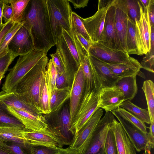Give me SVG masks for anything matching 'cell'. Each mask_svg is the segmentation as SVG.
Returning <instances> with one entry per match:
<instances>
[{
    "label": "cell",
    "mask_w": 154,
    "mask_h": 154,
    "mask_svg": "<svg viewBox=\"0 0 154 154\" xmlns=\"http://www.w3.org/2000/svg\"><path fill=\"white\" fill-rule=\"evenodd\" d=\"M29 32L34 49L47 54L56 44L50 22L46 0H30L22 21Z\"/></svg>",
    "instance_id": "cell-1"
},
{
    "label": "cell",
    "mask_w": 154,
    "mask_h": 154,
    "mask_svg": "<svg viewBox=\"0 0 154 154\" xmlns=\"http://www.w3.org/2000/svg\"><path fill=\"white\" fill-rule=\"evenodd\" d=\"M47 55L43 57L20 80L12 91L39 111L41 88L49 60Z\"/></svg>",
    "instance_id": "cell-2"
},
{
    "label": "cell",
    "mask_w": 154,
    "mask_h": 154,
    "mask_svg": "<svg viewBox=\"0 0 154 154\" xmlns=\"http://www.w3.org/2000/svg\"><path fill=\"white\" fill-rule=\"evenodd\" d=\"M57 53L62 63L68 86L71 87L74 75L82 61L71 33L62 29L56 45Z\"/></svg>",
    "instance_id": "cell-3"
},
{
    "label": "cell",
    "mask_w": 154,
    "mask_h": 154,
    "mask_svg": "<svg viewBox=\"0 0 154 154\" xmlns=\"http://www.w3.org/2000/svg\"><path fill=\"white\" fill-rule=\"evenodd\" d=\"M46 1L51 26L56 45L62 34V29L71 33L72 11L68 0Z\"/></svg>",
    "instance_id": "cell-4"
},
{
    "label": "cell",
    "mask_w": 154,
    "mask_h": 154,
    "mask_svg": "<svg viewBox=\"0 0 154 154\" xmlns=\"http://www.w3.org/2000/svg\"><path fill=\"white\" fill-rule=\"evenodd\" d=\"M47 54L44 51L34 49L24 55L20 56L13 67L9 70L2 91L12 92L20 80Z\"/></svg>",
    "instance_id": "cell-5"
},
{
    "label": "cell",
    "mask_w": 154,
    "mask_h": 154,
    "mask_svg": "<svg viewBox=\"0 0 154 154\" xmlns=\"http://www.w3.org/2000/svg\"><path fill=\"white\" fill-rule=\"evenodd\" d=\"M115 0H99L98 9L92 16L83 18L80 17L92 43L103 44L105 41L104 24L108 8Z\"/></svg>",
    "instance_id": "cell-6"
},
{
    "label": "cell",
    "mask_w": 154,
    "mask_h": 154,
    "mask_svg": "<svg viewBox=\"0 0 154 154\" xmlns=\"http://www.w3.org/2000/svg\"><path fill=\"white\" fill-rule=\"evenodd\" d=\"M115 119L110 112H106L98 122L80 154H106L105 143L107 134Z\"/></svg>",
    "instance_id": "cell-7"
},
{
    "label": "cell",
    "mask_w": 154,
    "mask_h": 154,
    "mask_svg": "<svg viewBox=\"0 0 154 154\" xmlns=\"http://www.w3.org/2000/svg\"><path fill=\"white\" fill-rule=\"evenodd\" d=\"M98 91L93 90L84 94L71 125V130L74 135L99 108L98 107Z\"/></svg>",
    "instance_id": "cell-8"
},
{
    "label": "cell",
    "mask_w": 154,
    "mask_h": 154,
    "mask_svg": "<svg viewBox=\"0 0 154 154\" xmlns=\"http://www.w3.org/2000/svg\"><path fill=\"white\" fill-rule=\"evenodd\" d=\"M48 130L59 140L61 146L70 145L74 134L71 129L70 108L66 105L54 121L48 123Z\"/></svg>",
    "instance_id": "cell-9"
},
{
    "label": "cell",
    "mask_w": 154,
    "mask_h": 154,
    "mask_svg": "<svg viewBox=\"0 0 154 154\" xmlns=\"http://www.w3.org/2000/svg\"><path fill=\"white\" fill-rule=\"evenodd\" d=\"M111 112L119 120L137 151L144 149V154H150L151 146L148 133H145L134 125L120 116L115 110Z\"/></svg>",
    "instance_id": "cell-10"
},
{
    "label": "cell",
    "mask_w": 154,
    "mask_h": 154,
    "mask_svg": "<svg viewBox=\"0 0 154 154\" xmlns=\"http://www.w3.org/2000/svg\"><path fill=\"white\" fill-rule=\"evenodd\" d=\"M88 53L101 61L110 64L126 63L132 57L125 51L113 50L98 42L93 44Z\"/></svg>",
    "instance_id": "cell-11"
},
{
    "label": "cell",
    "mask_w": 154,
    "mask_h": 154,
    "mask_svg": "<svg viewBox=\"0 0 154 154\" xmlns=\"http://www.w3.org/2000/svg\"><path fill=\"white\" fill-rule=\"evenodd\" d=\"M125 101L123 91L116 85L102 87L98 91V107L106 112L116 109Z\"/></svg>",
    "instance_id": "cell-12"
},
{
    "label": "cell",
    "mask_w": 154,
    "mask_h": 154,
    "mask_svg": "<svg viewBox=\"0 0 154 154\" xmlns=\"http://www.w3.org/2000/svg\"><path fill=\"white\" fill-rule=\"evenodd\" d=\"M103 113V109L101 108H98L85 124L74 135L69 146L77 150L79 154L82 152Z\"/></svg>",
    "instance_id": "cell-13"
},
{
    "label": "cell",
    "mask_w": 154,
    "mask_h": 154,
    "mask_svg": "<svg viewBox=\"0 0 154 154\" xmlns=\"http://www.w3.org/2000/svg\"><path fill=\"white\" fill-rule=\"evenodd\" d=\"M85 88V80L81 64L75 73L71 87L69 108L71 124L84 94Z\"/></svg>",
    "instance_id": "cell-14"
},
{
    "label": "cell",
    "mask_w": 154,
    "mask_h": 154,
    "mask_svg": "<svg viewBox=\"0 0 154 154\" xmlns=\"http://www.w3.org/2000/svg\"><path fill=\"white\" fill-rule=\"evenodd\" d=\"M7 106L8 110L30 131L44 132L48 126L47 119L42 116H36L25 111Z\"/></svg>",
    "instance_id": "cell-15"
},
{
    "label": "cell",
    "mask_w": 154,
    "mask_h": 154,
    "mask_svg": "<svg viewBox=\"0 0 154 154\" xmlns=\"http://www.w3.org/2000/svg\"><path fill=\"white\" fill-rule=\"evenodd\" d=\"M115 23L117 35L122 50L126 51L128 15L126 0H115Z\"/></svg>",
    "instance_id": "cell-16"
},
{
    "label": "cell",
    "mask_w": 154,
    "mask_h": 154,
    "mask_svg": "<svg viewBox=\"0 0 154 154\" xmlns=\"http://www.w3.org/2000/svg\"><path fill=\"white\" fill-rule=\"evenodd\" d=\"M115 3V1L107 11L104 24L105 41L102 44L113 50L123 51L121 47L116 32Z\"/></svg>",
    "instance_id": "cell-17"
},
{
    "label": "cell",
    "mask_w": 154,
    "mask_h": 154,
    "mask_svg": "<svg viewBox=\"0 0 154 154\" xmlns=\"http://www.w3.org/2000/svg\"><path fill=\"white\" fill-rule=\"evenodd\" d=\"M8 48L18 56L25 55L35 49L31 37L23 26L14 35L8 45Z\"/></svg>",
    "instance_id": "cell-18"
},
{
    "label": "cell",
    "mask_w": 154,
    "mask_h": 154,
    "mask_svg": "<svg viewBox=\"0 0 154 154\" xmlns=\"http://www.w3.org/2000/svg\"><path fill=\"white\" fill-rule=\"evenodd\" d=\"M103 62L119 79L137 75L145 78L144 74L140 71L142 68L141 64L137 60L133 57L129 62L124 63L110 64Z\"/></svg>",
    "instance_id": "cell-19"
},
{
    "label": "cell",
    "mask_w": 154,
    "mask_h": 154,
    "mask_svg": "<svg viewBox=\"0 0 154 154\" xmlns=\"http://www.w3.org/2000/svg\"><path fill=\"white\" fill-rule=\"evenodd\" d=\"M139 6L140 17L139 21H135V24L144 54H146L149 52L150 49L151 26L149 20L148 8L143 9L140 2Z\"/></svg>",
    "instance_id": "cell-20"
},
{
    "label": "cell",
    "mask_w": 154,
    "mask_h": 154,
    "mask_svg": "<svg viewBox=\"0 0 154 154\" xmlns=\"http://www.w3.org/2000/svg\"><path fill=\"white\" fill-rule=\"evenodd\" d=\"M23 136L31 145L62 148L58 139L48 131L44 132L27 131L23 133Z\"/></svg>",
    "instance_id": "cell-21"
},
{
    "label": "cell",
    "mask_w": 154,
    "mask_h": 154,
    "mask_svg": "<svg viewBox=\"0 0 154 154\" xmlns=\"http://www.w3.org/2000/svg\"><path fill=\"white\" fill-rule=\"evenodd\" d=\"M119 154H136L137 150L121 124L115 119L112 122Z\"/></svg>",
    "instance_id": "cell-22"
},
{
    "label": "cell",
    "mask_w": 154,
    "mask_h": 154,
    "mask_svg": "<svg viewBox=\"0 0 154 154\" xmlns=\"http://www.w3.org/2000/svg\"><path fill=\"white\" fill-rule=\"evenodd\" d=\"M0 100L7 106L27 112L36 116L42 115L41 112L34 106L24 102L14 92L0 91Z\"/></svg>",
    "instance_id": "cell-23"
},
{
    "label": "cell",
    "mask_w": 154,
    "mask_h": 154,
    "mask_svg": "<svg viewBox=\"0 0 154 154\" xmlns=\"http://www.w3.org/2000/svg\"><path fill=\"white\" fill-rule=\"evenodd\" d=\"M89 60L94 67L99 77L102 88L116 85L119 79L104 63L98 58L89 54Z\"/></svg>",
    "instance_id": "cell-24"
},
{
    "label": "cell",
    "mask_w": 154,
    "mask_h": 154,
    "mask_svg": "<svg viewBox=\"0 0 154 154\" xmlns=\"http://www.w3.org/2000/svg\"><path fill=\"white\" fill-rule=\"evenodd\" d=\"M126 51L129 54H135L142 55L144 54L135 23L132 22L129 18L126 38Z\"/></svg>",
    "instance_id": "cell-25"
},
{
    "label": "cell",
    "mask_w": 154,
    "mask_h": 154,
    "mask_svg": "<svg viewBox=\"0 0 154 154\" xmlns=\"http://www.w3.org/2000/svg\"><path fill=\"white\" fill-rule=\"evenodd\" d=\"M27 130L7 125H0V140L13 142L26 147L31 145L24 138L23 133Z\"/></svg>",
    "instance_id": "cell-26"
},
{
    "label": "cell",
    "mask_w": 154,
    "mask_h": 154,
    "mask_svg": "<svg viewBox=\"0 0 154 154\" xmlns=\"http://www.w3.org/2000/svg\"><path fill=\"white\" fill-rule=\"evenodd\" d=\"M71 87L66 86L61 88H57L51 93L50 107L51 113L59 110L65 101L70 98Z\"/></svg>",
    "instance_id": "cell-27"
},
{
    "label": "cell",
    "mask_w": 154,
    "mask_h": 154,
    "mask_svg": "<svg viewBox=\"0 0 154 154\" xmlns=\"http://www.w3.org/2000/svg\"><path fill=\"white\" fill-rule=\"evenodd\" d=\"M116 85L123 91L125 100L131 101L136 95L138 91L136 76L125 77L119 79Z\"/></svg>",
    "instance_id": "cell-28"
},
{
    "label": "cell",
    "mask_w": 154,
    "mask_h": 154,
    "mask_svg": "<svg viewBox=\"0 0 154 154\" xmlns=\"http://www.w3.org/2000/svg\"><path fill=\"white\" fill-rule=\"evenodd\" d=\"M0 125L16 127L27 130L23 124L8 110L7 106L0 100Z\"/></svg>",
    "instance_id": "cell-29"
},
{
    "label": "cell",
    "mask_w": 154,
    "mask_h": 154,
    "mask_svg": "<svg viewBox=\"0 0 154 154\" xmlns=\"http://www.w3.org/2000/svg\"><path fill=\"white\" fill-rule=\"evenodd\" d=\"M119 107L125 109L144 123L150 124V117L147 109L141 108L129 100L124 101Z\"/></svg>",
    "instance_id": "cell-30"
},
{
    "label": "cell",
    "mask_w": 154,
    "mask_h": 154,
    "mask_svg": "<svg viewBox=\"0 0 154 154\" xmlns=\"http://www.w3.org/2000/svg\"><path fill=\"white\" fill-rule=\"evenodd\" d=\"M142 89L145 97L150 122L154 121V83L151 80L144 81Z\"/></svg>",
    "instance_id": "cell-31"
},
{
    "label": "cell",
    "mask_w": 154,
    "mask_h": 154,
    "mask_svg": "<svg viewBox=\"0 0 154 154\" xmlns=\"http://www.w3.org/2000/svg\"><path fill=\"white\" fill-rule=\"evenodd\" d=\"M51 95L50 93L47 78L45 74L40 90L39 109L42 114L51 113L50 102Z\"/></svg>",
    "instance_id": "cell-32"
},
{
    "label": "cell",
    "mask_w": 154,
    "mask_h": 154,
    "mask_svg": "<svg viewBox=\"0 0 154 154\" xmlns=\"http://www.w3.org/2000/svg\"><path fill=\"white\" fill-rule=\"evenodd\" d=\"M30 0H8L13 10L12 20L15 23L22 21V18Z\"/></svg>",
    "instance_id": "cell-33"
},
{
    "label": "cell",
    "mask_w": 154,
    "mask_h": 154,
    "mask_svg": "<svg viewBox=\"0 0 154 154\" xmlns=\"http://www.w3.org/2000/svg\"><path fill=\"white\" fill-rule=\"evenodd\" d=\"M0 148L10 154H32L31 146L26 147L10 141L0 140Z\"/></svg>",
    "instance_id": "cell-34"
},
{
    "label": "cell",
    "mask_w": 154,
    "mask_h": 154,
    "mask_svg": "<svg viewBox=\"0 0 154 154\" xmlns=\"http://www.w3.org/2000/svg\"><path fill=\"white\" fill-rule=\"evenodd\" d=\"M24 22L15 23L14 26L3 38L0 45V58L9 51L8 45L13 37L19 29L22 27Z\"/></svg>",
    "instance_id": "cell-35"
},
{
    "label": "cell",
    "mask_w": 154,
    "mask_h": 154,
    "mask_svg": "<svg viewBox=\"0 0 154 154\" xmlns=\"http://www.w3.org/2000/svg\"><path fill=\"white\" fill-rule=\"evenodd\" d=\"M71 31L81 35L87 40L92 43L80 17L73 11L71 16Z\"/></svg>",
    "instance_id": "cell-36"
},
{
    "label": "cell",
    "mask_w": 154,
    "mask_h": 154,
    "mask_svg": "<svg viewBox=\"0 0 154 154\" xmlns=\"http://www.w3.org/2000/svg\"><path fill=\"white\" fill-rule=\"evenodd\" d=\"M57 75V72L55 65L51 59L48 61L45 73L51 95L52 91L57 89L56 82Z\"/></svg>",
    "instance_id": "cell-37"
},
{
    "label": "cell",
    "mask_w": 154,
    "mask_h": 154,
    "mask_svg": "<svg viewBox=\"0 0 154 154\" xmlns=\"http://www.w3.org/2000/svg\"><path fill=\"white\" fill-rule=\"evenodd\" d=\"M119 115L123 119L128 121L143 132L147 133V127L145 123L124 108L119 107L115 109Z\"/></svg>",
    "instance_id": "cell-38"
},
{
    "label": "cell",
    "mask_w": 154,
    "mask_h": 154,
    "mask_svg": "<svg viewBox=\"0 0 154 154\" xmlns=\"http://www.w3.org/2000/svg\"><path fill=\"white\" fill-rule=\"evenodd\" d=\"M71 33L79 55L82 56L86 54L93 43L73 31Z\"/></svg>",
    "instance_id": "cell-39"
},
{
    "label": "cell",
    "mask_w": 154,
    "mask_h": 154,
    "mask_svg": "<svg viewBox=\"0 0 154 154\" xmlns=\"http://www.w3.org/2000/svg\"><path fill=\"white\" fill-rule=\"evenodd\" d=\"M128 18L133 22L138 21L140 17V2L137 0H126Z\"/></svg>",
    "instance_id": "cell-40"
},
{
    "label": "cell",
    "mask_w": 154,
    "mask_h": 154,
    "mask_svg": "<svg viewBox=\"0 0 154 154\" xmlns=\"http://www.w3.org/2000/svg\"><path fill=\"white\" fill-rule=\"evenodd\" d=\"M112 122L107 134L105 143L106 152V154H119Z\"/></svg>",
    "instance_id": "cell-41"
},
{
    "label": "cell",
    "mask_w": 154,
    "mask_h": 154,
    "mask_svg": "<svg viewBox=\"0 0 154 154\" xmlns=\"http://www.w3.org/2000/svg\"><path fill=\"white\" fill-rule=\"evenodd\" d=\"M17 54L9 50L6 54L0 58V74H5L9 66L17 56Z\"/></svg>",
    "instance_id": "cell-42"
},
{
    "label": "cell",
    "mask_w": 154,
    "mask_h": 154,
    "mask_svg": "<svg viewBox=\"0 0 154 154\" xmlns=\"http://www.w3.org/2000/svg\"><path fill=\"white\" fill-rule=\"evenodd\" d=\"M60 148L31 145L32 154H58Z\"/></svg>",
    "instance_id": "cell-43"
},
{
    "label": "cell",
    "mask_w": 154,
    "mask_h": 154,
    "mask_svg": "<svg viewBox=\"0 0 154 154\" xmlns=\"http://www.w3.org/2000/svg\"><path fill=\"white\" fill-rule=\"evenodd\" d=\"M145 55L140 63L142 68L154 73V52H149Z\"/></svg>",
    "instance_id": "cell-44"
},
{
    "label": "cell",
    "mask_w": 154,
    "mask_h": 154,
    "mask_svg": "<svg viewBox=\"0 0 154 154\" xmlns=\"http://www.w3.org/2000/svg\"><path fill=\"white\" fill-rule=\"evenodd\" d=\"M9 4L8 0H5L2 12V18L3 19L5 23L12 20V8L11 6Z\"/></svg>",
    "instance_id": "cell-45"
},
{
    "label": "cell",
    "mask_w": 154,
    "mask_h": 154,
    "mask_svg": "<svg viewBox=\"0 0 154 154\" xmlns=\"http://www.w3.org/2000/svg\"><path fill=\"white\" fill-rule=\"evenodd\" d=\"M50 55L55 65L57 73L59 74L64 73L62 63L57 52Z\"/></svg>",
    "instance_id": "cell-46"
},
{
    "label": "cell",
    "mask_w": 154,
    "mask_h": 154,
    "mask_svg": "<svg viewBox=\"0 0 154 154\" xmlns=\"http://www.w3.org/2000/svg\"><path fill=\"white\" fill-rule=\"evenodd\" d=\"M15 23L11 20L4 23V26L0 32V45L3 38L13 27Z\"/></svg>",
    "instance_id": "cell-47"
},
{
    "label": "cell",
    "mask_w": 154,
    "mask_h": 154,
    "mask_svg": "<svg viewBox=\"0 0 154 154\" xmlns=\"http://www.w3.org/2000/svg\"><path fill=\"white\" fill-rule=\"evenodd\" d=\"M148 10L150 26H154V0H150Z\"/></svg>",
    "instance_id": "cell-48"
},
{
    "label": "cell",
    "mask_w": 154,
    "mask_h": 154,
    "mask_svg": "<svg viewBox=\"0 0 154 154\" xmlns=\"http://www.w3.org/2000/svg\"><path fill=\"white\" fill-rule=\"evenodd\" d=\"M56 85L57 88H61L68 86L64 73L61 74L57 73Z\"/></svg>",
    "instance_id": "cell-49"
},
{
    "label": "cell",
    "mask_w": 154,
    "mask_h": 154,
    "mask_svg": "<svg viewBox=\"0 0 154 154\" xmlns=\"http://www.w3.org/2000/svg\"><path fill=\"white\" fill-rule=\"evenodd\" d=\"M72 3L75 9L84 8L87 6L88 0H68Z\"/></svg>",
    "instance_id": "cell-50"
},
{
    "label": "cell",
    "mask_w": 154,
    "mask_h": 154,
    "mask_svg": "<svg viewBox=\"0 0 154 154\" xmlns=\"http://www.w3.org/2000/svg\"><path fill=\"white\" fill-rule=\"evenodd\" d=\"M148 133L149 141L152 149L154 147V121L151 122Z\"/></svg>",
    "instance_id": "cell-51"
},
{
    "label": "cell",
    "mask_w": 154,
    "mask_h": 154,
    "mask_svg": "<svg viewBox=\"0 0 154 154\" xmlns=\"http://www.w3.org/2000/svg\"><path fill=\"white\" fill-rule=\"evenodd\" d=\"M58 154H79L76 150L71 148L69 146L66 148H60V150Z\"/></svg>",
    "instance_id": "cell-52"
},
{
    "label": "cell",
    "mask_w": 154,
    "mask_h": 154,
    "mask_svg": "<svg viewBox=\"0 0 154 154\" xmlns=\"http://www.w3.org/2000/svg\"><path fill=\"white\" fill-rule=\"evenodd\" d=\"M150 43V49L149 51L154 52V26L151 27Z\"/></svg>",
    "instance_id": "cell-53"
},
{
    "label": "cell",
    "mask_w": 154,
    "mask_h": 154,
    "mask_svg": "<svg viewBox=\"0 0 154 154\" xmlns=\"http://www.w3.org/2000/svg\"><path fill=\"white\" fill-rule=\"evenodd\" d=\"M5 0H0V32L3 28L4 23L2 22V12Z\"/></svg>",
    "instance_id": "cell-54"
},
{
    "label": "cell",
    "mask_w": 154,
    "mask_h": 154,
    "mask_svg": "<svg viewBox=\"0 0 154 154\" xmlns=\"http://www.w3.org/2000/svg\"><path fill=\"white\" fill-rule=\"evenodd\" d=\"M139 1L143 5L144 9H146L148 8L150 0H140Z\"/></svg>",
    "instance_id": "cell-55"
},
{
    "label": "cell",
    "mask_w": 154,
    "mask_h": 154,
    "mask_svg": "<svg viewBox=\"0 0 154 154\" xmlns=\"http://www.w3.org/2000/svg\"><path fill=\"white\" fill-rule=\"evenodd\" d=\"M0 154H10L2 149L0 148Z\"/></svg>",
    "instance_id": "cell-56"
},
{
    "label": "cell",
    "mask_w": 154,
    "mask_h": 154,
    "mask_svg": "<svg viewBox=\"0 0 154 154\" xmlns=\"http://www.w3.org/2000/svg\"><path fill=\"white\" fill-rule=\"evenodd\" d=\"M5 74L4 73L0 74V84L2 79L4 78L5 77Z\"/></svg>",
    "instance_id": "cell-57"
}]
</instances>
